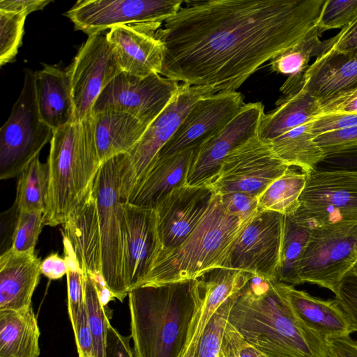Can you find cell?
<instances>
[{
    "instance_id": "obj_15",
    "label": "cell",
    "mask_w": 357,
    "mask_h": 357,
    "mask_svg": "<svg viewBox=\"0 0 357 357\" xmlns=\"http://www.w3.org/2000/svg\"><path fill=\"white\" fill-rule=\"evenodd\" d=\"M75 106L74 121L92 115L97 98L122 70L106 35L89 36L67 71Z\"/></svg>"
},
{
    "instance_id": "obj_31",
    "label": "cell",
    "mask_w": 357,
    "mask_h": 357,
    "mask_svg": "<svg viewBox=\"0 0 357 357\" xmlns=\"http://www.w3.org/2000/svg\"><path fill=\"white\" fill-rule=\"evenodd\" d=\"M314 138L310 122L267 142L275 155L287 165L308 173L319 166L326 158Z\"/></svg>"
},
{
    "instance_id": "obj_5",
    "label": "cell",
    "mask_w": 357,
    "mask_h": 357,
    "mask_svg": "<svg viewBox=\"0 0 357 357\" xmlns=\"http://www.w3.org/2000/svg\"><path fill=\"white\" fill-rule=\"evenodd\" d=\"M252 218L243 220L229 213L220 195L214 193L191 234L178 248L161 251L139 286L195 280L211 269L225 268L234 241Z\"/></svg>"
},
{
    "instance_id": "obj_13",
    "label": "cell",
    "mask_w": 357,
    "mask_h": 357,
    "mask_svg": "<svg viewBox=\"0 0 357 357\" xmlns=\"http://www.w3.org/2000/svg\"><path fill=\"white\" fill-rule=\"evenodd\" d=\"M179 86L158 73L141 77L121 72L101 92L92 114L104 110L125 112L149 126L167 107Z\"/></svg>"
},
{
    "instance_id": "obj_47",
    "label": "cell",
    "mask_w": 357,
    "mask_h": 357,
    "mask_svg": "<svg viewBox=\"0 0 357 357\" xmlns=\"http://www.w3.org/2000/svg\"><path fill=\"white\" fill-rule=\"evenodd\" d=\"M79 357H95L92 337L88 326L85 304L76 325L73 327Z\"/></svg>"
},
{
    "instance_id": "obj_42",
    "label": "cell",
    "mask_w": 357,
    "mask_h": 357,
    "mask_svg": "<svg viewBox=\"0 0 357 357\" xmlns=\"http://www.w3.org/2000/svg\"><path fill=\"white\" fill-rule=\"evenodd\" d=\"M357 17V0H326L317 26L322 32L344 28Z\"/></svg>"
},
{
    "instance_id": "obj_57",
    "label": "cell",
    "mask_w": 357,
    "mask_h": 357,
    "mask_svg": "<svg viewBox=\"0 0 357 357\" xmlns=\"http://www.w3.org/2000/svg\"><path fill=\"white\" fill-rule=\"evenodd\" d=\"M351 272L354 274L357 275V264L355 265L354 268L351 270Z\"/></svg>"
},
{
    "instance_id": "obj_33",
    "label": "cell",
    "mask_w": 357,
    "mask_h": 357,
    "mask_svg": "<svg viewBox=\"0 0 357 357\" xmlns=\"http://www.w3.org/2000/svg\"><path fill=\"white\" fill-rule=\"evenodd\" d=\"M321 33L322 31L316 26L298 43L271 59L269 63L271 70L289 76L303 74L309 67L312 57L321 56L333 45V37L320 40Z\"/></svg>"
},
{
    "instance_id": "obj_50",
    "label": "cell",
    "mask_w": 357,
    "mask_h": 357,
    "mask_svg": "<svg viewBox=\"0 0 357 357\" xmlns=\"http://www.w3.org/2000/svg\"><path fill=\"white\" fill-rule=\"evenodd\" d=\"M243 340L241 335L228 322L218 357H239Z\"/></svg>"
},
{
    "instance_id": "obj_26",
    "label": "cell",
    "mask_w": 357,
    "mask_h": 357,
    "mask_svg": "<svg viewBox=\"0 0 357 357\" xmlns=\"http://www.w3.org/2000/svg\"><path fill=\"white\" fill-rule=\"evenodd\" d=\"M35 88L40 116L53 131L74 121L75 106L67 71L45 65L35 72Z\"/></svg>"
},
{
    "instance_id": "obj_58",
    "label": "cell",
    "mask_w": 357,
    "mask_h": 357,
    "mask_svg": "<svg viewBox=\"0 0 357 357\" xmlns=\"http://www.w3.org/2000/svg\"><path fill=\"white\" fill-rule=\"evenodd\" d=\"M356 344H357V341H356Z\"/></svg>"
},
{
    "instance_id": "obj_25",
    "label": "cell",
    "mask_w": 357,
    "mask_h": 357,
    "mask_svg": "<svg viewBox=\"0 0 357 357\" xmlns=\"http://www.w3.org/2000/svg\"><path fill=\"white\" fill-rule=\"evenodd\" d=\"M197 150L191 149L170 156L156 158L132 191L128 203L155 210L171 191L186 185Z\"/></svg>"
},
{
    "instance_id": "obj_1",
    "label": "cell",
    "mask_w": 357,
    "mask_h": 357,
    "mask_svg": "<svg viewBox=\"0 0 357 357\" xmlns=\"http://www.w3.org/2000/svg\"><path fill=\"white\" fill-rule=\"evenodd\" d=\"M325 2L184 1L155 32L163 49L160 75L217 93L236 91L314 28Z\"/></svg>"
},
{
    "instance_id": "obj_21",
    "label": "cell",
    "mask_w": 357,
    "mask_h": 357,
    "mask_svg": "<svg viewBox=\"0 0 357 357\" xmlns=\"http://www.w3.org/2000/svg\"><path fill=\"white\" fill-rule=\"evenodd\" d=\"M63 227V236L70 241L82 270L87 273L99 293L107 291L102 273L100 235L93 185Z\"/></svg>"
},
{
    "instance_id": "obj_37",
    "label": "cell",
    "mask_w": 357,
    "mask_h": 357,
    "mask_svg": "<svg viewBox=\"0 0 357 357\" xmlns=\"http://www.w3.org/2000/svg\"><path fill=\"white\" fill-rule=\"evenodd\" d=\"M240 291L228 298L215 312L199 341L194 357H218L229 316Z\"/></svg>"
},
{
    "instance_id": "obj_8",
    "label": "cell",
    "mask_w": 357,
    "mask_h": 357,
    "mask_svg": "<svg viewBox=\"0 0 357 357\" xmlns=\"http://www.w3.org/2000/svg\"><path fill=\"white\" fill-rule=\"evenodd\" d=\"M300 206L289 215L312 229L357 221V169L316 167L306 173Z\"/></svg>"
},
{
    "instance_id": "obj_29",
    "label": "cell",
    "mask_w": 357,
    "mask_h": 357,
    "mask_svg": "<svg viewBox=\"0 0 357 357\" xmlns=\"http://www.w3.org/2000/svg\"><path fill=\"white\" fill-rule=\"evenodd\" d=\"M276 105L261 123L259 137L265 142L312 121L321 112L320 101L303 87L283 95Z\"/></svg>"
},
{
    "instance_id": "obj_39",
    "label": "cell",
    "mask_w": 357,
    "mask_h": 357,
    "mask_svg": "<svg viewBox=\"0 0 357 357\" xmlns=\"http://www.w3.org/2000/svg\"><path fill=\"white\" fill-rule=\"evenodd\" d=\"M44 225L43 212L17 210L10 248L20 253L34 252Z\"/></svg>"
},
{
    "instance_id": "obj_17",
    "label": "cell",
    "mask_w": 357,
    "mask_h": 357,
    "mask_svg": "<svg viewBox=\"0 0 357 357\" xmlns=\"http://www.w3.org/2000/svg\"><path fill=\"white\" fill-rule=\"evenodd\" d=\"M244 104L243 95L237 91H221L201 98L190 109L156 158L197 149L222 129Z\"/></svg>"
},
{
    "instance_id": "obj_48",
    "label": "cell",
    "mask_w": 357,
    "mask_h": 357,
    "mask_svg": "<svg viewBox=\"0 0 357 357\" xmlns=\"http://www.w3.org/2000/svg\"><path fill=\"white\" fill-rule=\"evenodd\" d=\"M130 338L121 335L110 323L108 324L105 357H135Z\"/></svg>"
},
{
    "instance_id": "obj_36",
    "label": "cell",
    "mask_w": 357,
    "mask_h": 357,
    "mask_svg": "<svg viewBox=\"0 0 357 357\" xmlns=\"http://www.w3.org/2000/svg\"><path fill=\"white\" fill-rule=\"evenodd\" d=\"M83 271V270H82ZM84 303L88 326L92 337L94 356L105 357L107 327L109 323L96 286L85 271Z\"/></svg>"
},
{
    "instance_id": "obj_56",
    "label": "cell",
    "mask_w": 357,
    "mask_h": 357,
    "mask_svg": "<svg viewBox=\"0 0 357 357\" xmlns=\"http://www.w3.org/2000/svg\"><path fill=\"white\" fill-rule=\"evenodd\" d=\"M355 96H357V86L353 89H351V91L344 93V94H342L339 96H337L327 102H323V103H326V102H341V101H343V100H347L351 97H354ZM322 104V103H321Z\"/></svg>"
},
{
    "instance_id": "obj_54",
    "label": "cell",
    "mask_w": 357,
    "mask_h": 357,
    "mask_svg": "<svg viewBox=\"0 0 357 357\" xmlns=\"http://www.w3.org/2000/svg\"><path fill=\"white\" fill-rule=\"evenodd\" d=\"M331 165L326 168L357 169V152L338 158L325 159Z\"/></svg>"
},
{
    "instance_id": "obj_27",
    "label": "cell",
    "mask_w": 357,
    "mask_h": 357,
    "mask_svg": "<svg viewBox=\"0 0 357 357\" xmlns=\"http://www.w3.org/2000/svg\"><path fill=\"white\" fill-rule=\"evenodd\" d=\"M92 116L100 163L116 155L128 153L148 126L129 114L114 110H104Z\"/></svg>"
},
{
    "instance_id": "obj_12",
    "label": "cell",
    "mask_w": 357,
    "mask_h": 357,
    "mask_svg": "<svg viewBox=\"0 0 357 357\" xmlns=\"http://www.w3.org/2000/svg\"><path fill=\"white\" fill-rule=\"evenodd\" d=\"M284 219L275 211H259L234 241L225 268L277 281Z\"/></svg>"
},
{
    "instance_id": "obj_32",
    "label": "cell",
    "mask_w": 357,
    "mask_h": 357,
    "mask_svg": "<svg viewBox=\"0 0 357 357\" xmlns=\"http://www.w3.org/2000/svg\"><path fill=\"white\" fill-rule=\"evenodd\" d=\"M289 167L258 196V210L271 211L285 216L295 213L306 182V173Z\"/></svg>"
},
{
    "instance_id": "obj_6",
    "label": "cell",
    "mask_w": 357,
    "mask_h": 357,
    "mask_svg": "<svg viewBox=\"0 0 357 357\" xmlns=\"http://www.w3.org/2000/svg\"><path fill=\"white\" fill-rule=\"evenodd\" d=\"M53 132L39 114L35 72L27 70L21 93L0 130V178L19 177L51 142Z\"/></svg>"
},
{
    "instance_id": "obj_16",
    "label": "cell",
    "mask_w": 357,
    "mask_h": 357,
    "mask_svg": "<svg viewBox=\"0 0 357 357\" xmlns=\"http://www.w3.org/2000/svg\"><path fill=\"white\" fill-rule=\"evenodd\" d=\"M264 114L261 102L245 103L222 129L197 149L186 185H209L225 158L238 146L259 136Z\"/></svg>"
},
{
    "instance_id": "obj_43",
    "label": "cell",
    "mask_w": 357,
    "mask_h": 357,
    "mask_svg": "<svg viewBox=\"0 0 357 357\" xmlns=\"http://www.w3.org/2000/svg\"><path fill=\"white\" fill-rule=\"evenodd\" d=\"M335 300L345 314L351 332H357V275L351 271L343 279Z\"/></svg>"
},
{
    "instance_id": "obj_23",
    "label": "cell",
    "mask_w": 357,
    "mask_h": 357,
    "mask_svg": "<svg viewBox=\"0 0 357 357\" xmlns=\"http://www.w3.org/2000/svg\"><path fill=\"white\" fill-rule=\"evenodd\" d=\"M296 88L303 87L321 103L357 86V57L328 50L316 58L301 75L291 76Z\"/></svg>"
},
{
    "instance_id": "obj_18",
    "label": "cell",
    "mask_w": 357,
    "mask_h": 357,
    "mask_svg": "<svg viewBox=\"0 0 357 357\" xmlns=\"http://www.w3.org/2000/svg\"><path fill=\"white\" fill-rule=\"evenodd\" d=\"M123 266L128 292L139 287L162 251L154 209L122 203Z\"/></svg>"
},
{
    "instance_id": "obj_53",
    "label": "cell",
    "mask_w": 357,
    "mask_h": 357,
    "mask_svg": "<svg viewBox=\"0 0 357 357\" xmlns=\"http://www.w3.org/2000/svg\"><path fill=\"white\" fill-rule=\"evenodd\" d=\"M328 113L357 114V96L339 102H326L321 104V112L319 115Z\"/></svg>"
},
{
    "instance_id": "obj_9",
    "label": "cell",
    "mask_w": 357,
    "mask_h": 357,
    "mask_svg": "<svg viewBox=\"0 0 357 357\" xmlns=\"http://www.w3.org/2000/svg\"><path fill=\"white\" fill-rule=\"evenodd\" d=\"M357 264V221L339 222L314 229L298 268L299 284L310 283L337 294Z\"/></svg>"
},
{
    "instance_id": "obj_20",
    "label": "cell",
    "mask_w": 357,
    "mask_h": 357,
    "mask_svg": "<svg viewBox=\"0 0 357 357\" xmlns=\"http://www.w3.org/2000/svg\"><path fill=\"white\" fill-rule=\"evenodd\" d=\"M160 23L120 25L106 34L122 70L137 77L160 74L163 49L155 32Z\"/></svg>"
},
{
    "instance_id": "obj_30",
    "label": "cell",
    "mask_w": 357,
    "mask_h": 357,
    "mask_svg": "<svg viewBox=\"0 0 357 357\" xmlns=\"http://www.w3.org/2000/svg\"><path fill=\"white\" fill-rule=\"evenodd\" d=\"M40 334L32 307L0 311V357H38Z\"/></svg>"
},
{
    "instance_id": "obj_22",
    "label": "cell",
    "mask_w": 357,
    "mask_h": 357,
    "mask_svg": "<svg viewBox=\"0 0 357 357\" xmlns=\"http://www.w3.org/2000/svg\"><path fill=\"white\" fill-rule=\"evenodd\" d=\"M255 275L240 270L216 268L200 278L203 284L201 300L192 315L184 349L180 357H194L199 341L219 307L239 292Z\"/></svg>"
},
{
    "instance_id": "obj_55",
    "label": "cell",
    "mask_w": 357,
    "mask_h": 357,
    "mask_svg": "<svg viewBox=\"0 0 357 357\" xmlns=\"http://www.w3.org/2000/svg\"><path fill=\"white\" fill-rule=\"evenodd\" d=\"M239 357H268L261 351L248 343L244 339L239 350Z\"/></svg>"
},
{
    "instance_id": "obj_34",
    "label": "cell",
    "mask_w": 357,
    "mask_h": 357,
    "mask_svg": "<svg viewBox=\"0 0 357 357\" xmlns=\"http://www.w3.org/2000/svg\"><path fill=\"white\" fill-rule=\"evenodd\" d=\"M49 167L39 157L18 177L14 206L18 211H46L49 192Z\"/></svg>"
},
{
    "instance_id": "obj_10",
    "label": "cell",
    "mask_w": 357,
    "mask_h": 357,
    "mask_svg": "<svg viewBox=\"0 0 357 357\" xmlns=\"http://www.w3.org/2000/svg\"><path fill=\"white\" fill-rule=\"evenodd\" d=\"M216 93L211 87L180 84L171 101L147 126L134 148L128 153L122 154L119 191L123 203H128L133 189L193 105L201 98Z\"/></svg>"
},
{
    "instance_id": "obj_46",
    "label": "cell",
    "mask_w": 357,
    "mask_h": 357,
    "mask_svg": "<svg viewBox=\"0 0 357 357\" xmlns=\"http://www.w3.org/2000/svg\"><path fill=\"white\" fill-rule=\"evenodd\" d=\"M331 50L351 57H357V17L335 36Z\"/></svg>"
},
{
    "instance_id": "obj_19",
    "label": "cell",
    "mask_w": 357,
    "mask_h": 357,
    "mask_svg": "<svg viewBox=\"0 0 357 357\" xmlns=\"http://www.w3.org/2000/svg\"><path fill=\"white\" fill-rule=\"evenodd\" d=\"M210 185L174 189L155 209L162 252L180 246L195 229L212 200Z\"/></svg>"
},
{
    "instance_id": "obj_49",
    "label": "cell",
    "mask_w": 357,
    "mask_h": 357,
    "mask_svg": "<svg viewBox=\"0 0 357 357\" xmlns=\"http://www.w3.org/2000/svg\"><path fill=\"white\" fill-rule=\"evenodd\" d=\"M51 2V0H1L0 10L28 15L34 11L43 10Z\"/></svg>"
},
{
    "instance_id": "obj_4",
    "label": "cell",
    "mask_w": 357,
    "mask_h": 357,
    "mask_svg": "<svg viewBox=\"0 0 357 357\" xmlns=\"http://www.w3.org/2000/svg\"><path fill=\"white\" fill-rule=\"evenodd\" d=\"M47 162L50 181L45 225H63L92 186L101 165L93 116L53 132Z\"/></svg>"
},
{
    "instance_id": "obj_41",
    "label": "cell",
    "mask_w": 357,
    "mask_h": 357,
    "mask_svg": "<svg viewBox=\"0 0 357 357\" xmlns=\"http://www.w3.org/2000/svg\"><path fill=\"white\" fill-rule=\"evenodd\" d=\"M315 142L325 153V159L357 152V126L315 137Z\"/></svg>"
},
{
    "instance_id": "obj_51",
    "label": "cell",
    "mask_w": 357,
    "mask_h": 357,
    "mask_svg": "<svg viewBox=\"0 0 357 357\" xmlns=\"http://www.w3.org/2000/svg\"><path fill=\"white\" fill-rule=\"evenodd\" d=\"M329 357H357V344L350 336L327 339Z\"/></svg>"
},
{
    "instance_id": "obj_44",
    "label": "cell",
    "mask_w": 357,
    "mask_h": 357,
    "mask_svg": "<svg viewBox=\"0 0 357 357\" xmlns=\"http://www.w3.org/2000/svg\"><path fill=\"white\" fill-rule=\"evenodd\" d=\"M226 211L243 220L254 217L259 211L258 197L242 192H232L220 195Z\"/></svg>"
},
{
    "instance_id": "obj_7",
    "label": "cell",
    "mask_w": 357,
    "mask_h": 357,
    "mask_svg": "<svg viewBox=\"0 0 357 357\" xmlns=\"http://www.w3.org/2000/svg\"><path fill=\"white\" fill-rule=\"evenodd\" d=\"M122 154L101 163L93 183L96 200L102 252V273L114 298L128 295L123 266L122 202L120 176Z\"/></svg>"
},
{
    "instance_id": "obj_14",
    "label": "cell",
    "mask_w": 357,
    "mask_h": 357,
    "mask_svg": "<svg viewBox=\"0 0 357 357\" xmlns=\"http://www.w3.org/2000/svg\"><path fill=\"white\" fill-rule=\"evenodd\" d=\"M183 0H82L65 15L89 36L120 25L160 23L174 15Z\"/></svg>"
},
{
    "instance_id": "obj_28",
    "label": "cell",
    "mask_w": 357,
    "mask_h": 357,
    "mask_svg": "<svg viewBox=\"0 0 357 357\" xmlns=\"http://www.w3.org/2000/svg\"><path fill=\"white\" fill-rule=\"evenodd\" d=\"M284 287L294 312L310 328L326 340L352 333L345 314L335 299L314 297L284 283Z\"/></svg>"
},
{
    "instance_id": "obj_52",
    "label": "cell",
    "mask_w": 357,
    "mask_h": 357,
    "mask_svg": "<svg viewBox=\"0 0 357 357\" xmlns=\"http://www.w3.org/2000/svg\"><path fill=\"white\" fill-rule=\"evenodd\" d=\"M40 272L50 280H57L67 274L68 266L64 258L52 253L41 261Z\"/></svg>"
},
{
    "instance_id": "obj_11",
    "label": "cell",
    "mask_w": 357,
    "mask_h": 357,
    "mask_svg": "<svg viewBox=\"0 0 357 357\" xmlns=\"http://www.w3.org/2000/svg\"><path fill=\"white\" fill-rule=\"evenodd\" d=\"M289 167L259 136L234 149L209 185L216 194L242 192L258 197Z\"/></svg>"
},
{
    "instance_id": "obj_38",
    "label": "cell",
    "mask_w": 357,
    "mask_h": 357,
    "mask_svg": "<svg viewBox=\"0 0 357 357\" xmlns=\"http://www.w3.org/2000/svg\"><path fill=\"white\" fill-rule=\"evenodd\" d=\"M63 243L64 259L68 266L66 278L68 314L72 327H74L85 304L84 275L73 247L68 239L65 236H63Z\"/></svg>"
},
{
    "instance_id": "obj_2",
    "label": "cell",
    "mask_w": 357,
    "mask_h": 357,
    "mask_svg": "<svg viewBox=\"0 0 357 357\" xmlns=\"http://www.w3.org/2000/svg\"><path fill=\"white\" fill-rule=\"evenodd\" d=\"M228 322L268 357H329L327 340L298 317L282 282L254 275L240 291Z\"/></svg>"
},
{
    "instance_id": "obj_45",
    "label": "cell",
    "mask_w": 357,
    "mask_h": 357,
    "mask_svg": "<svg viewBox=\"0 0 357 357\" xmlns=\"http://www.w3.org/2000/svg\"><path fill=\"white\" fill-rule=\"evenodd\" d=\"M357 126V114L328 113L317 116L311 121V131L314 137Z\"/></svg>"
},
{
    "instance_id": "obj_35",
    "label": "cell",
    "mask_w": 357,
    "mask_h": 357,
    "mask_svg": "<svg viewBox=\"0 0 357 357\" xmlns=\"http://www.w3.org/2000/svg\"><path fill=\"white\" fill-rule=\"evenodd\" d=\"M312 230L296 223L291 216H285L277 281L292 286L299 284L298 268Z\"/></svg>"
},
{
    "instance_id": "obj_24",
    "label": "cell",
    "mask_w": 357,
    "mask_h": 357,
    "mask_svg": "<svg viewBox=\"0 0 357 357\" xmlns=\"http://www.w3.org/2000/svg\"><path fill=\"white\" fill-rule=\"evenodd\" d=\"M41 261L35 252H16L10 248L0 257V311L31 307L40 281Z\"/></svg>"
},
{
    "instance_id": "obj_3",
    "label": "cell",
    "mask_w": 357,
    "mask_h": 357,
    "mask_svg": "<svg viewBox=\"0 0 357 357\" xmlns=\"http://www.w3.org/2000/svg\"><path fill=\"white\" fill-rule=\"evenodd\" d=\"M200 278L142 285L128 293L135 357H180L201 300Z\"/></svg>"
},
{
    "instance_id": "obj_40",
    "label": "cell",
    "mask_w": 357,
    "mask_h": 357,
    "mask_svg": "<svg viewBox=\"0 0 357 357\" xmlns=\"http://www.w3.org/2000/svg\"><path fill=\"white\" fill-rule=\"evenodd\" d=\"M26 15L0 10V65L10 62L22 43Z\"/></svg>"
}]
</instances>
